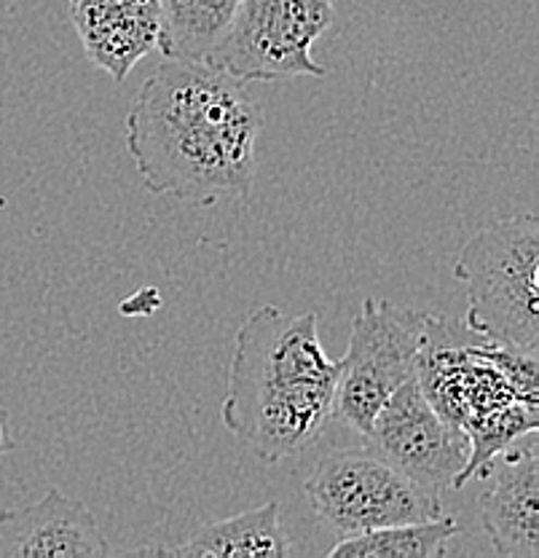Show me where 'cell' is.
Masks as SVG:
<instances>
[{"label":"cell","mask_w":539,"mask_h":558,"mask_svg":"<svg viewBox=\"0 0 539 558\" xmlns=\"http://www.w3.org/2000/svg\"><path fill=\"white\" fill-rule=\"evenodd\" d=\"M260 130L245 81L205 60H164L126 113V148L150 194L212 207L253 191Z\"/></svg>","instance_id":"1"},{"label":"cell","mask_w":539,"mask_h":558,"mask_svg":"<svg viewBox=\"0 0 539 558\" xmlns=\"http://www.w3.org/2000/svg\"><path fill=\"white\" fill-rule=\"evenodd\" d=\"M335 381L339 363L324 354L315 312L258 306L236 333L220 416L255 457L277 464L320 438Z\"/></svg>","instance_id":"2"},{"label":"cell","mask_w":539,"mask_h":558,"mask_svg":"<svg viewBox=\"0 0 539 558\" xmlns=\"http://www.w3.org/2000/svg\"><path fill=\"white\" fill-rule=\"evenodd\" d=\"M416 381L430 405L469 440L462 488L524 433L539 429L537 357L473 333L465 323L427 314Z\"/></svg>","instance_id":"3"},{"label":"cell","mask_w":539,"mask_h":558,"mask_svg":"<svg viewBox=\"0 0 539 558\" xmlns=\"http://www.w3.org/2000/svg\"><path fill=\"white\" fill-rule=\"evenodd\" d=\"M537 266L539 218L535 213L480 229L454 264V279L467 288V328L494 344L537 357Z\"/></svg>","instance_id":"4"},{"label":"cell","mask_w":539,"mask_h":558,"mask_svg":"<svg viewBox=\"0 0 539 558\" xmlns=\"http://www.w3.org/2000/svg\"><path fill=\"white\" fill-rule=\"evenodd\" d=\"M304 494L317 519L339 539L443 515L440 494L416 486L368 449L324 453L304 481Z\"/></svg>","instance_id":"5"},{"label":"cell","mask_w":539,"mask_h":558,"mask_svg":"<svg viewBox=\"0 0 539 558\" xmlns=\"http://www.w3.org/2000/svg\"><path fill=\"white\" fill-rule=\"evenodd\" d=\"M425 328L427 312L365 299L352 323L350 347L339 360L333 416L368 435L381 405L416 376Z\"/></svg>","instance_id":"6"},{"label":"cell","mask_w":539,"mask_h":558,"mask_svg":"<svg viewBox=\"0 0 539 558\" xmlns=\"http://www.w3.org/2000/svg\"><path fill=\"white\" fill-rule=\"evenodd\" d=\"M333 0H242L231 27L205 62L245 84L311 75L324 68L311 46L333 25Z\"/></svg>","instance_id":"7"},{"label":"cell","mask_w":539,"mask_h":558,"mask_svg":"<svg viewBox=\"0 0 539 558\" xmlns=\"http://www.w3.org/2000/svg\"><path fill=\"white\" fill-rule=\"evenodd\" d=\"M365 440V449L434 494L456 486L469 459L467 435L432 409L416 376L381 405Z\"/></svg>","instance_id":"8"},{"label":"cell","mask_w":539,"mask_h":558,"mask_svg":"<svg viewBox=\"0 0 539 558\" xmlns=\"http://www.w3.org/2000/svg\"><path fill=\"white\" fill-rule=\"evenodd\" d=\"M480 478V521L502 558H539V438L524 433L491 459Z\"/></svg>","instance_id":"9"},{"label":"cell","mask_w":539,"mask_h":558,"mask_svg":"<svg viewBox=\"0 0 539 558\" xmlns=\"http://www.w3.org/2000/svg\"><path fill=\"white\" fill-rule=\"evenodd\" d=\"M108 539L81 499L49 488L38 502L0 513V558H106Z\"/></svg>","instance_id":"10"},{"label":"cell","mask_w":539,"mask_h":558,"mask_svg":"<svg viewBox=\"0 0 539 558\" xmlns=\"http://www.w3.org/2000/svg\"><path fill=\"white\" fill-rule=\"evenodd\" d=\"M86 57L115 84L159 46L161 0H68Z\"/></svg>","instance_id":"11"},{"label":"cell","mask_w":539,"mask_h":558,"mask_svg":"<svg viewBox=\"0 0 539 558\" xmlns=\"http://www.w3.org/2000/svg\"><path fill=\"white\" fill-rule=\"evenodd\" d=\"M140 554L183 558H287L293 545L282 526L280 502H266L191 534L183 545L145 548Z\"/></svg>","instance_id":"12"},{"label":"cell","mask_w":539,"mask_h":558,"mask_svg":"<svg viewBox=\"0 0 539 558\" xmlns=\"http://www.w3.org/2000/svg\"><path fill=\"white\" fill-rule=\"evenodd\" d=\"M242 0H161L159 46L164 60H207L231 27Z\"/></svg>","instance_id":"13"},{"label":"cell","mask_w":539,"mask_h":558,"mask_svg":"<svg viewBox=\"0 0 539 558\" xmlns=\"http://www.w3.org/2000/svg\"><path fill=\"white\" fill-rule=\"evenodd\" d=\"M460 532L451 515L432 521L397 523L373 532L341 537L330 558H438L445 554L454 534Z\"/></svg>","instance_id":"14"},{"label":"cell","mask_w":539,"mask_h":558,"mask_svg":"<svg viewBox=\"0 0 539 558\" xmlns=\"http://www.w3.org/2000/svg\"><path fill=\"white\" fill-rule=\"evenodd\" d=\"M14 435H11V424H9V414L3 411V405H0V457H5V453L14 451Z\"/></svg>","instance_id":"15"}]
</instances>
